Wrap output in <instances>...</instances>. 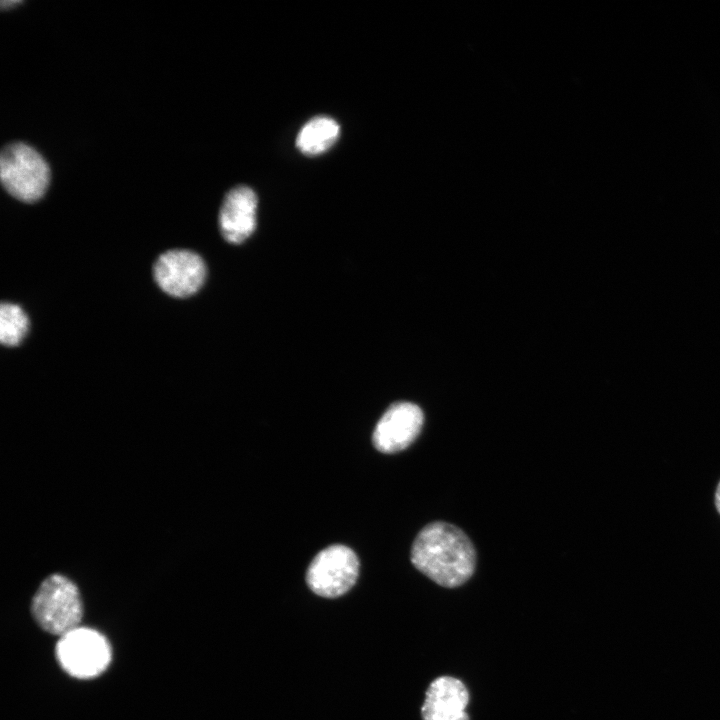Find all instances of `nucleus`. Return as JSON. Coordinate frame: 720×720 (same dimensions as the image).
Instances as JSON below:
<instances>
[{"label": "nucleus", "instance_id": "obj_3", "mask_svg": "<svg viewBox=\"0 0 720 720\" xmlns=\"http://www.w3.org/2000/svg\"><path fill=\"white\" fill-rule=\"evenodd\" d=\"M0 179L5 190L24 202H35L45 193L49 168L43 157L27 144L5 146L0 155Z\"/></svg>", "mask_w": 720, "mask_h": 720}, {"label": "nucleus", "instance_id": "obj_11", "mask_svg": "<svg viewBox=\"0 0 720 720\" xmlns=\"http://www.w3.org/2000/svg\"><path fill=\"white\" fill-rule=\"evenodd\" d=\"M28 330V319L16 304L2 303L0 307V341L6 346H16Z\"/></svg>", "mask_w": 720, "mask_h": 720}, {"label": "nucleus", "instance_id": "obj_6", "mask_svg": "<svg viewBox=\"0 0 720 720\" xmlns=\"http://www.w3.org/2000/svg\"><path fill=\"white\" fill-rule=\"evenodd\" d=\"M159 287L174 297L196 293L206 277L202 258L188 250H170L159 256L153 268Z\"/></svg>", "mask_w": 720, "mask_h": 720}, {"label": "nucleus", "instance_id": "obj_9", "mask_svg": "<svg viewBox=\"0 0 720 720\" xmlns=\"http://www.w3.org/2000/svg\"><path fill=\"white\" fill-rule=\"evenodd\" d=\"M469 693L458 679L442 676L428 687L421 708L423 720H469L466 707Z\"/></svg>", "mask_w": 720, "mask_h": 720}, {"label": "nucleus", "instance_id": "obj_10", "mask_svg": "<svg viewBox=\"0 0 720 720\" xmlns=\"http://www.w3.org/2000/svg\"><path fill=\"white\" fill-rule=\"evenodd\" d=\"M339 133L340 127L334 119L317 116L301 128L296 138V146L307 156L319 155L336 142Z\"/></svg>", "mask_w": 720, "mask_h": 720}, {"label": "nucleus", "instance_id": "obj_7", "mask_svg": "<svg viewBox=\"0 0 720 720\" xmlns=\"http://www.w3.org/2000/svg\"><path fill=\"white\" fill-rule=\"evenodd\" d=\"M424 416L410 402H396L382 415L373 432L374 447L382 453H396L410 446L418 437Z\"/></svg>", "mask_w": 720, "mask_h": 720}, {"label": "nucleus", "instance_id": "obj_2", "mask_svg": "<svg viewBox=\"0 0 720 720\" xmlns=\"http://www.w3.org/2000/svg\"><path fill=\"white\" fill-rule=\"evenodd\" d=\"M31 611L43 630L61 637L80 627L83 606L79 590L67 577L50 575L37 589Z\"/></svg>", "mask_w": 720, "mask_h": 720}, {"label": "nucleus", "instance_id": "obj_13", "mask_svg": "<svg viewBox=\"0 0 720 720\" xmlns=\"http://www.w3.org/2000/svg\"><path fill=\"white\" fill-rule=\"evenodd\" d=\"M18 3H20V1H14V0H12V1H2V2H1V6H2V8H9V7L13 6V5H17Z\"/></svg>", "mask_w": 720, "mask_h": 720}, {"label": "nucleus", "instance_id": "obj_12", "mask_svg": "<svg viewBox=\"0 0 720 720\" xmlns=\"http://www.w3.org/2000/svg\"><path fill=\"white\" fill-rule=\"evenodd\" d=\"M715 504L718 512L720 513V483L718 484L716 494H715Z\"/></svg>", "mask_w": 720, "mask_h": 720}, {"label": "nucleus", "instance_id": "obj_8", "mask_svg": "<svg viewBox=\"0 0 720 720\" xmlns=\"http://www.w3.org/2000/svg\"><path fill=\"white\" fill-rule=\"evenodd\" d=\"M257 196L247 186H237L225 196L220 213L219 227L223 237L230 243L239 244L255 230Z\"/></svg>", "mask_w": 720, "mask_h": 720}, {"label": "nucleus", "instance_id": "obj_5", "mask_svg": "<svg viewBox=\"0 0 720 720\" xmlns=\"http://www.w3.org/2000/svg\"><path fill=\"white\" fill-rule=\"evenodd\" d=\"M359 573L356 554L340 544L320 551L311 561L306 582L317 595L335 598L345 594L355 584Z\"/></svg>", "mask_w": 720, "mask_h": 720}, {"label": "nucleus", "instance_id": "obj_1", "mask_svg": "<svg viewBox=\"0 0 720 720\" xmlns=\"http://www.w3.org/2000/svg\"><path fill=\"white\" fill-rule=\"evenodd\" d=\"M411 562L438 585L453 588L472 576L476 553L461 529L446 522H433L416 536Z\"/></svg>", "mask_w": 720, "mask_h": 720}, {"label": "nucleus", "instance_id": "obj_4", "mask_svg": "<svg viewBox=\"0 0 720 720\" xmlns=\"http://www.w3.org/2000/svg\"><path fill=\"white\" fill-rule=\"evenodd\" d=\"M56 655L68 674L87 679L105 671L111 661V648L99 632L78 627L59 638Z\"/></svg>", "mask_w": 720, "mask_h": 720}]
</instances>
